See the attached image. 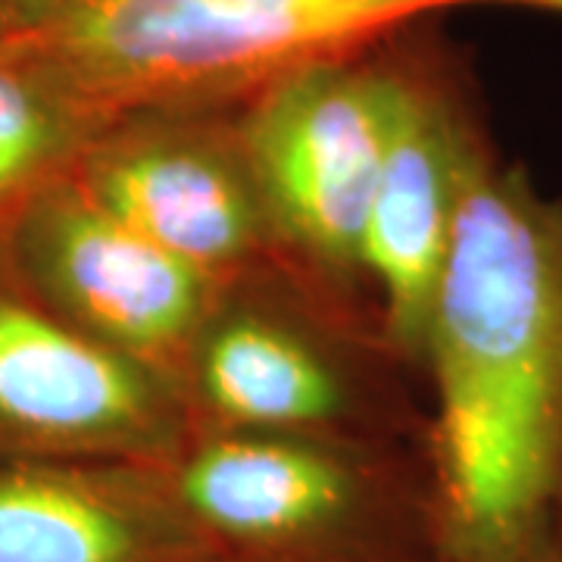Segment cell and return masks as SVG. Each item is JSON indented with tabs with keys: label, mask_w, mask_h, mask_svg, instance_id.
<instances>
[{
	"label": "cell",
	"mask_w": 562,
	"mask_h": 562,
	"mask_svg": "<svg viewBox=\"0 0 562 562\" xmlns=\"http://www.w3.org/2000/svg\"><path fill=\"white\" fill-rule=\"evenodd\" d=\"M479 0H63L32 35L110 120L238 106L303 66Z\"/></svg>",
	"instance_id": "2"
},
{
	"label": "cell",
	"mask_w": 562,
	"mask_h": 562,
	"mask_svg": "<svg viewBox=\"0 0 562 562\" xmlns=\"http://www.w3.org/2000/svg\"><path fill=\"white\" fill-rule=\"evenodd\" d=\"M394 98L391 35L357 54L310 63L238 110L244 147L288 269L369 319L360 247Z\"/></svg>",
	"instance_id": "4"
},
{
	"label": "cell",
	"mask_w": 562,
	"mask_h": 562,
	"mask_svg": "<svg viewBox=\"0 0 562 562\" xmlns=\"http://www.w3.org/2000/svg\"><path fill=\"white\" fill-rule=\"evenodd\" d=\"M391 443L191 425L157 462L172 501L225 557L384 562L379 535L401 484Z\"/></svg>",
	"instance_id": "6"
},
{
	"label": "cell",
	"mask_w": 562,
	"mask_h": 562,
	"mask_svg": "<svg viewBox=\"0 0 562 562\" xmlns=\"http://www.w3.org/2000/svg\"><path fill=\"white\" fill-rule=\"evenodd\" d=\"M110 122L32 32H0V241Z\"/></svg>",
	"instance_id": "11"
},
{
	"label": "cell",
	"mask_w": 562,
	"mask_h": 562,
	"mask_svg": "<svg viewBox=\"0 0 562 562\" xmlns=\"http://www.w3.org/2000/svg\"><path fill=\"white\" fill-rule=\"evenodd\" d=\"M438 20L394 35V120L360 247L375 328L391 357L413 372H419L425 325L462 203L501 157L472 69Z\"/></svg>",
	"instance_id": "5"
},
{
	"label": "cell",
	"mask_w": 562,
	"mask_h": 562,
	"mask_svg": "<svg viewBox=\"0 0 562 562\" xmlns=\"http://www.w3.org/2000/svg\"><path fill=\"white\" fill-rule=\"evenodd\" d=\"M419 372L438 562H525L562 547V201L522 162L462 203Z\"/></svg>",
	"instance_id": "1"
},
{
	"label": "cell",
	"mask_w": 562,
	"mask_h": 562,
	"mask_svg": "<svg viewBox=\"0 0 562 562\" xmlns=\"http://www.w3.org/2000/svg\"><path fill=\"white\" fill-rule=\"evenodd\" d=\"M206 562H269V560H244V557H213V560H206Z\"/></svg>",
	"instance_id": "15"
},
{
	"label": "cell",
	"mask_w": 562,
	"mask_h": 562,
	"mask_svg": "<svg viewBox=\"0 0 562 562\" xmlns=\"http://www.w3.org/2000/svg\"><path fill=\"white\" fill-rule=\"evenodd\" d=\"M401 362L375 322L291 269L222 291L181 375L194 425L391 443L406 425Z\"/></svg>",
	"instance_id": "3"
},
{
	"label": "cell",
	"mask_w": 562,
	"mask_h": 562,
	"mask_svg": "<svg viewBox=\"0 0 562 562\" xmlns=\"http://www.w3.org/2000/svg\"><path fill=\"white\" fill-rule=\"evenodd\" d=\"M191 425L176 384L60 319L0 260V457L157 465Z\"/></svg>",
	"instance_id": "9"
},
{
	"label": "cell",
	"mask_w": 562,
	"mask_h": 562,
	"mask_svg": "<svg viewBox=\"0 0 562 562\" xmlns=\"http://www.w3.org/2000/svg\"><path fill=\"white\" fill-rule=\"evenodd\" d=\"M63 0H0V32H35Z\"/></svg>",
	"instance_id": "12"
},
{
	"label": "cell",
	"mask_w": 562,
	"mask_h": 562,
	"mask_svg": "<svg viewBox=\"0 0 562 562\" xmlns=\"http://www.w3.org/2000/svg\"><path fill=\"white\" fill-rule=\"evenodd\" d=\"M157 465L0 457V562H206Z\"/></svg>",
	"instance_id": "10"
},
{
	"label": "cell",
	"mask_w": 562,
	"mask_h": 562,
	"mask_svg": "<svg viewBox=\"0 0 562 562\" xmlns=\"http://www.w3.org/2000/svg\"><path fill=\"white\" fill-rule=\"evenodd\" d=\"M0 260L60 319L179 391L191 347L225 291L106 213L72 176L13 222Z\"/></svg>",
	"instance_id": "8"
},
{
	"label": "cell",
	"mask_w": 562,
	"mask_h": 562,
	"mask_svg": "<svg viewBox=\"0 0 562 562\" xmlns=\"http://www.w3.org/2000/svg\"><path fill=\"white\" fill-rule=\"evenodd\" d=\"M484 3H497V7H525V10H541V13L562 16V0H479V7H484Z\"/></svg>",
	"instance_id": "13"
},
{
	"label": "cell",
	"mask_w": 562,
	"mask_h": 562,
	"mask_svg": "<svg viewBox=\"0 0 562 562\" xmlns=\"http://www.w3.org/2000/svg\"><path fill=\"white\" fill-rule=\"evenodd\" d=\"M525 562H562V547L560 550H550V553H541V557H535V560H525Z\"/></svg>",
	"instance_id": "14"
},
{
	"label": "cell",
	"mask_w": 562,
	"mask_h": 562,
	"mask_svg": "<svg viewBox=\"0 0 562 562\" xmlns=\"http://www.w3.org/2000/svg\"><path fill=\"white\" fill-rule=\"evenodd\" d=\"M238 106H169L116 116L72 179L106 213L222 288L288 269Z\"/></svg>",
	"instance_id": "7"
}]
</instances>
